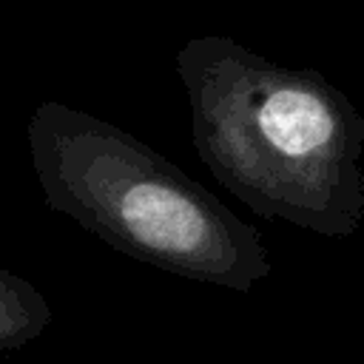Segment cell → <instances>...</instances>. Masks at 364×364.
<instances>
[{"instance_id":"6da1fadb","label":"cell","mask_w":364,"mask_h":364,"mask_svg":"<svg viewBox=\"0 0 364 364\" xmlns=\"http://www.w3.org/2000/svg\"><path fill=\"white\" fill-rule=\"evenodd\" d=\"M191 136L213 179L264 219L318 236L364 222V114L313 68L279 65L233 37L176 51Z\"/></svg>"},{"instance_id":"7a4b0ae2","label":"cell","mask_w":364,"mask_h":364,"mask_svg":"<svg viewBox=\"0 0 364 364\" xmlns=\"http://www.w3.org/2000/svg\"><path fill=\"white\" fill-rule=\"evenodd\" d=\"M26 142L46 205L122 256L233 293L273 273L256 228L125 128L46 100Z\"/></svg>"},{"instance_id":"3957f363","label":"cell","mask_w":364,"mask_h":364,"mask_svg":"<svg viewBox=\"0 0 364 364\" xmlns=\"http://www.w3.org/2000/svg\"><path fill=\"white\" fill-rule=\"evenodd\" d=\"M51 304L26 276L0 267V353L37 341L51 324Z\"/></svg>"}]
</instances>
